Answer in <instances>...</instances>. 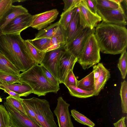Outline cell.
Masks as SVG:
<instances>
[{
	"label": "cell",
	"instance_id": "6da1fadb",
	"mask_svg": "<svg viewBox=\"0 0 127 127\" xmlns=\"http://www.w3.org/2000/svg\"><path fill=\"white\" fill-rule=\"evenodd\" d=\"M95 28V34L102 53H121L127 46V30L124 26L102 21Z\"/></svg>",
	"mask_w": 127,
	"mask_h": 127
},
{
	"label": "cell",
	"instance_id": "7a4b0ae2",
	"mask_svg": "<svg viewBox=\"0 0 127 127\" xmlns=\"http://www.w3.org/2000/svg\"><path fill=\"white\" fill-rule=\"evenodd\" d=\"M0 52L20 72L25 71L38 64L30 55L20 34L0 35Z\"/></svg>",
	"mask_w": 127,
	"mask_h": 127
},
{
	"label": "cell",
	"instance_id": "3957f363",
	"mask_svg": "<svg viewBox=\"0 0 127 127\" xmlns=\"http://www.w3.org/2000/svg\"><path fill=\"white\" fill-rule=\"evenodd\" d=\"M19 75L20 84L29 85L33 93L38 96L49 93H57L60 90L59 87L53 85L47 80L40 65L36 64Z\"/></svg>",
	"mask_w": 127,
	"mask_h": 127
},
{
	"label": "cell",
	"instance_id": "277c9868",
	"mask_svg": "<svg viewBox=\"0 0 127 127\" xmlns=\"http://www.w3.org/2000/svg\"><path fill=\"white\" fill-rule=\"evenodd\" d=\"M94 33L88 38L77 62L84 70L98 63L101 59L100 48Z\"/></svg>",
	"mask_w": 127,
	"mask_h": 127
},
{
	"label": "cell",
	"instance_id": "5b68a950",
	"mask_svg": "<svg viewBox=\"0 0 127 127\" xmlns=\"http://www.w3.org/2000/svg\"><path fill=\"white\" fill-rule=\"evenodd\" d=\"M30 99L37 120L42 127H58L47 100L35 97Z\"/></svg>",
	"mask_w": 127,
	"mask_h": 127
},
{
	"label": "cell",
	"instance_id": "8992f818",
	"mask_svg": "<svg viewBox=\"0 0 127 127\" xmlns=\"http://www.w3.org/2000/svg\"><path fill=\"white\" fill-rule=\"evenodd\" d=\"M65 50V46L45 52L40 64L46 68L58 80L59 61Z\"/></svg>",
	"mask_w": 127,
	"mask_h": 127
},
{
	"label": "cell",
	"instance_id": "52a82bcc",
	"mask_svg": "<svg viewBox=\"0 0 127 127\" xmlns=\"http://www.w3.org/2000/svg\"><path fill=\"white\" fill-rule=\"evenodd\" d=\"M32 16L28 12L16 16L5 27L2 34H20L23 31L30 27Z\"/></svg>",
	"mask_w": 127,
	"mask_h": 127
},
{
	"label": "cell",
	"instance_id": "ba28073f",
	"mask_svg": "<svg viewBox=\"0 0 127 127\" xmlns=\"http://www.w3.org/2000/svg\"><path fill=\"white\" fill-rule=\"evenodd\" d=\"M4 104L9 115L11 127H42L6 102Z\"/></svg>",
	"mask_w": 127,
	"mask_h": 127
},
{
	"label": "cell",
	"instance_id": "9c48e42d",
	"mask_svg": "<svg viewBox=\"0 0 127 127\" xmlns=\"http://www.w3.org/2000/svg\"><path fill=\"white\" fill-rule=\"evenodd\" d=\"M97 12L104 22L123 26L127 24V16L121 4L118 9H101Z\"/></svg>",
	"mask_w": 127,
	"mask_h": 127
},
{
	"label": "cell",
	"instance_id": "30bf717a",
	"mask_svg": "<svg viewBox=\"0 0 127 127\" xmlns=\"http://www.w3.org/2000/svg\"><path fill=\"white\" fill-rule=\"evenodd\" d=\"M77 7L79 10L80 24L84 29L88 28L93 29L98 23L102 21L98 14H94L89 9L84 0H81Z\"/></svg>",
	"mask_w": 127,
	"mask_h": 127
},
{
	"label": "cell",
	"instance_id": "8fae6325",
	"mask_svg": "<svg viewBox=\"0 0 127 127\" xmlns=\"http://www.w3.org/2000/svg\"><path fill=\"white\" fill-rule=\"evenodd\" d=\"M95 28H84L74 39L65 46L66 49L78 59L89 37L95 32Z\"/></svg>",
	"mask_w": 127,
	"mask_h": 127
},
{
	"label": "cell",
	"instance_id": "7c38bea8",
	"mask_svg": "<svg viewBox=\"0 0 127 127\" xmlns=\"http://www.w3.org/2000/svg\"><path fill=\"white\" fill-rule=\"evenodd\" d=\"M57 100V105L54 112L57 118L59 127H74L69 111L70 104L61 96L59 97Z\"/></svg>",
	"mask_w": 127,
	"mask_h": 127
},
{
	"label": "cell",
	"instance_id": "4fadbf2b",
	"mask_svg": "<svg viewBox=\"0 0 127 127\" xmlns=\"http://www.w3.org/2000/svg\"><path fill=\"white\" fill-rule=\"evenodd\" d=\"M77 60V58L66 49L59 61L58 81L59 84H64L67 74L71 70H73Z\"/></svg>",
	"mask_w": 127,
	"mask_h": 127
},
{
	"label": "cell",
	"instance_id": "5bb4252c",
	"mask_svg": "<svg viewBox=\"0 0 127 127\" xmlns=\"http://www.w3.org/2000/svg\"><path fill=\"white\" fill-rule=\"evenodd\" d=\"M59 13L54 9L33 15L30 27L39 30L46 27L56 19Z\"/></svg>",
	"mask_w": 127,
	"mask_h": 127
},
{
	"label": "cell",
	"instance_id": "9a60e30c",
	"mask_svg": "<svg viewBox=\"0 0 127 127\" xmlns=\"http://www.w3.org/2000/svg\"><path fill=\"white\" fill-rule=\"evenodd\" d=\"M78 7L74 9L72 16L65 31L66 45L74 39L84 29L80 24Z\"/></svg>",
	"mask_w": 127,
	"mask_h": 127
},
{
	"label": "cell",
	"instance_id": "2e32d148",
	"mask_svg": "<svg viewBox=\"0 0 127 127\" xmlns=\"http://www.w3.org/2000/svg\"><path fill=\"white\" fill-rule=\"evenodd\" d=\"M28 10L22 5H12L0 21V36L5 27L13 19L22 14L28 13Z\"/></svg>",
	"mask_w": 127,
	"mask_h": 127
},
{
	"label": "cell",
	"instance_id": "e0dca14e",
	"mask_svg": "<svg viewBox=\"0 0 127 127\" xmlns=\"http://www.w3.org/2000/svg\"><path fill=\"white\" fill-rule=\"evenodd\" d=\"M0 89L9 90L14 92L21 96H27L33 93L32 88L26 84H16L0 81Z\"/></svg>",
	"mask_w": 127,
	"mask_h": 127
},
{
	"label": "cell",
	"instance_id": "ac0fdd59",
	"mask_svg": "<svg viewBox=\"0 0 127 127\" xmlns=\"http://www.w3.org/2000/svg\"><path fill=\"white\" fill-rule=\"evenodd\" d=\"M97 65L99 70V74L98 79L95 82L94 95L95 96L98 95L100 91L103 89L107 81L110 77L109 71L102 63H99Z\"/></svg>",
	"mask_w": 127,
	"mask_h": 127
},
{
	"label": "cell",
	"instance_id": "d6986e66",
	"mask_svg": "<svg viewBox=\"0 0 127 127\" xmlns=\"http://www.w3.org/2000/svg\"><path fill=\"white\" fill-rule=\"evenodd\" d=\"M50 40V47L45 52L65 46V31L60 25Z\"/></svg>",
	"mask_w": 127,
	"mask_h": 127
},
{
	"label": "cell",
	"instance_id": "ffe728a7",
	"mask_svg": "<svg viewBox=\"0 0 127 127\" xmlns=\"http://www.w3.org/2000/svg\"><path fill=\"white\" fill-rule=\"evenodd\" d=\"M77 87L86 91H94L95 81L93 71L81 80H78Z\"/></svg>",
	"mask_w": 127,
	"mask_h": 127
},
{
	"label": "cell",
	"instance_id": "44dd1931",
	"mask_svg": "<svg viewBox=\"0 0 127 127\" xmlns=\"http://www.w3.org/2000/svg\"><path fill=\"white\" fill-rule=\"evenodd\" d=\"M25 43L31 57L37 64H40L45 52L37 49L29 41L28 39L25 40Z\"/></svg>",
	"mask_w": 127,
	"mask_h": 127
},
{
	"label": "cell",
	"instance_id": "7402d4cb",
	"mask_svg": "<svg viewBox=\"0 0 127 127\" xmlns=\"http://www.w3.org/2000/svg\"><path fill=\"white\" fill-rule=\"evenodd\" d=\"M59 25L58 21L46 28L40 30L36 34L34 39L43 38L51 39L57 31Z\"/></svg>",
	"mask_w": 127,
	"mask_h": 127
},
{
	"label": "cell",
	"instance_id": "603a6c76",
	"mask_svg": "<svg viewBox=\"0 0 127 127\" xmlns=\"http://www.w3.org/2000/svg\"><path fill=\"white\" fill-rule=\"evenodd\" d=\"M0 70L17 75L20 74L16 66L0 52Z\"/></svg>",
	"mask_w": 127,
	"mask_h": 127
},
{
	"label": "cell",
	"instance_id": "cb8c5ba5",
	"mask_svg": "<svg viewBox=\"0 0 127 127\" xmlns=\"http://www.w3.org/2000/svg\"><path fill=\"white\" fill-rule=\"evenodd\" d=\"M67 87L70 95L79 98H85L94 96V91H86L72 85Z\"/></svg>",
	"mask_w": 127,
	"mask_h": 127
},
{
	"label": "cell",
	"instance_id": "d4e9b609",
	"mask_svg": "<svg viewBox=\"0 0 127 127\" xmlns=\"http://www.w3.org/2000/svg\"><path fill=\"white\" fill-rule=\"evenodd\" d=\"M71 115L77 122L89 127H94L95 126V125L94 123L77 111L75 109H72L71 110Z\"/></svg>",
	"mask_w": 127,
	"mask_h": 127
},
{
	"label": "cell",
	"instance_id": "484cf974",
	"mask_svg": "<svg viewBox=\"0 0 127 127\" xmlns=\"http://www.w3.org/2000/svg\"><path fill=\"white\" fill-rule=\"evenodd\" d=\"M118 67L121 72L122 78L125 79L127 72V53L126 49L121 53Z\"/></svg>",
	"mask_w": 127,
	"mask_h": 127
},
{
	"label": "cell",
	"instance_id": "4316f807",
	"mask_svg": "<svg viewBox=\"0 0 127 127\" xmlns=\"http://www.w3.org/2000/svg\"><path fill=\"white\" fill-rule=\"evenodd\" d=\"M28 40L34 47L41 51L45 52L50 46V39L43 38Z\"/></svg>",
	"mask_w": 127,
	"mask_h": 127
},
{
	"label": "cell",
	"instance_id": "83f0119b",
	"mask_svg": "<svg viewBox=\"0 0 127 127\" xmlns=\"http://www.w3.org/2000/svg\"><path fill=\"white\" fill-rule=\"evenodd\" d=\"M75 8L66 11H64L60 15V18L59 21V25L65 31L70 21L74 9Z\"/></svg>",
	"mask_w": 127,
	"mask_h": 127
},
{
	"label": "cell",
	"instance_id": "f1b7e54d",
	"mask_svg": "<svg viewBox=\"0 0 127 127\" xmlns=\"http://www.w3.org/2000/svg\"><path fill=\"white\" fill-rule=\"evenodd\" d=\"M22 104L27 116L40 125L30 98L23 99Z\"/></svg>",
	"mask_w": 127,
	"mask_h": 127
},
{
	"label": "cell",
	"instance_id": "f546056e",
	"mask_svg": "<svg viewBox=\"0 0 127 127\" xmlns=\"http://www.w3.org/2000/svg\"><path fill=\"white\" fill-rule=\"evenodd\" d=\"M120 95L121 100V107L123 113H127V82L125 80L121 83Z\"/></svg>",
	"mask_w": 127,
	"mask_h": 127
},
{
	"label": "cell",
	"instance_id": "4dcf8cb0",
	"mask_svg": "<svg viewBox=\"0 0 127 127\" xmlns=\"http://www.w3.org/2000/svg\"><path fill=\"white\" fill-rule=\"evenodd\" d=\"M97 11L101 9H114L119 8L118 4L112 0H96Z\"/></svg>",
	"mask_w": 127,
	"mask_h": 127
},
{
	"label": "cell",
	"instance_id": "1f68e13d",
	"mask_svg": "<svg viewBox=\"0 0 127 127\" xmlns=\"http://www.w3.org/2000/svg\"><path fill=\"white\" fill-rule=\"evenodd\" d=\"M0 81L11 83L20 84L19 75L0 70Z\"/></svg>",
	"mask_w": 127,
	"mask_h": 127
},
{
	"label": "cell",
	"instance_id": "d6a6232c",
	"mask_svg": "<svg viewBox=\"0 0 127 127\" xmlns=\"http://www.w3.org/2000/svg\"><path fill=\"white\" fill-rule=\"evenodd\" d=\"M0 127H11L9 113L5 106L0 104Z\"/></svg>",
	"mask_w": 127,
	"mask_h": 127
},
{
	"label": "cell",
	"instance_id": "836d02e7",
	"mask_svg": "<svg viewBox=\"0 0 127 127\" xmlns=\"http://www.w3.org/2000/svg\"><path fill=\"white\" fill-rule=\"evenodd\" d=\"M6 100L7 103L11 105L22 114L27 116L23 105V100L20 101L10 95L7 97Z\"/></svg>",
	"mask_w": 127,
	"mask_h": 127
},
{
	"label": "cell",
	"instance_id": "e575fe53",
	"mask_svg": "<svg viewBox=\"0 0 127 127\" xmlns=\"http://www.w3.org/2000/svg\"><path fill=\"white\" fill-rule=\"evenodd\" d=\"M12 0H2L0 2V21L12 5Z\"/></svg>",
	"mask_w": 127,
	"mask_h": 127
},
{
	"label": "cell",
	"instance_id": "d590c367",
	"mask_svg": "<svg viewBox=\"0 0 127 127\" xmlns=\"http://www.w3.org/2000/svg\"><path fill=\"white\" fill-rule=\"evenodd\" d=\"M41 65L44 75L48 81L53 85L59 87L58 80L44 66Z\"/></svg>",
	"mask_w": 127,
	"mask_h": 127
},
{
	"label": "cell",
	"instance_id": "8d00e7d4",
	"mask_svg": "<svg viewBox=\"0 0 127 127\" xmlns=\"http://www.w3.org/2000/svg\"><path fill=\"white\" fill-rule=\"evenodd\" d=\"M73 70H71L69 72L65 79L64 84L66 87L70 85L77 87L78 80L75 76Z\"/></svg>",
	"mask_w": 127,
	"mask_h": 127
},
{
	"label": "cell",
	"instance_id": "74e56055",
	"mask_svg": "<svg viewBox=\"0 0 127 127\" xmlns=\"http://www.w3.org/2000/svg\"><path fill=\"white\" fill-rule=\"evenodd\" d=\"M81 0H63L64 3L63 10L66 11L77 7Z\"/></svg>",
	"mask_w": 127,
	"mask_h": 127
},
{
	"label": "cell",
	"instance_id": "f35d334b",
	"mask_svg": "<svg viewBox=\"0 0 127 127\" xmlns=\"http://www.w3.org/2000/svg\"><path fill=\"white\" fill-rule=\"evenodd\" d=\"M87 7L93 13L97 14L96 0H84Z\"/></svg>",
	"mask_w": 127,
	"mask_h": 127
},
{
	"label": "cell",
	"instance_id": "ab89813d",
	"mask_svg": "<svg viewBox=\"0 0 127 127\" xmlns=\"http://www.w3.org/2000/svg\"><path fill=\"white\" fill-rule=\"evenodd\" d=\"M126 117H123L117 122L113 124L115 127H126L125 121Z\"/></svg>",
	"mask_w": 127,
	"mask_h": 127
},
{
	"label": "cell",
	"instance_id": "60d3db41",
	"mask_svg": "<svg viewBox=\"0 0 127 127\" xmlns=\"http://www.w3.org/2000/svg\"><path fill=\"white\" fill-rule=\"evenodd\" d=\"M4 90V92L8 93L11 96L20 101H22L23 99L20 98V95L19 94L9 90Z\"/></svg>",
	"mask_w": 127,
	"mask_h": 127
},
{
	"label": "cell",
	"instance_id": "b9f144b4",
	"mask_svg": "<svg viewBox=\"0 0 127 127\" xmlns=\"http://www.w3.org/2000/svg\"><path fill=\"white\" fill-rule=\"evenodd\" d=\"M93 72L94 74V77L95 82L98 79L99 74V71L97 65H95L93 67Z\"/></svg>",
	"mask_w": 127,
	"mask_h": 127
},
{
	"label": "cell",
	"instance_id": "7bdbcfd3",
	"mask_svg": "<svg viewBox=\"0 0 127 127\" xmlns=\"http://www.w3.org/2000/svg\"><path fill=\"white\" fill-rule=\"evenodd\" d=\"M12 0V2L13 3V2H23V1H25L24 0Z\"/></svg>",
	"mask_w": 127,
	"mask_h": 127
},
{
	"label": "cell",
	"instance_id": "ee69618b",
	"mask_svg": "<svg viewBox=\"0 0 127 127\" xmlns=\"http://www.w3.org/2000/svg\"><path fill=\"white\" fill-rule=\"evenodd\" d=\"M2 101V99L0 97V102Z\"/></svg>",
	"mask_w": 127,
	"mask_h": 127
},
{
	"label": "cell",
	"instance_id": "f6af8a7d",
	"mask_svg": "<svg viewBox=\"0 0 127 127\" xmlns=\"http://www.w3.org/2000/svg\"><path fill=\"white\" fill-rule=\"evenodd\" d=\"M1 0H0V2L1 1Z\"/></svg>",
	"mask_w": 127,
	"mask_h": 127
}]
</instances>
